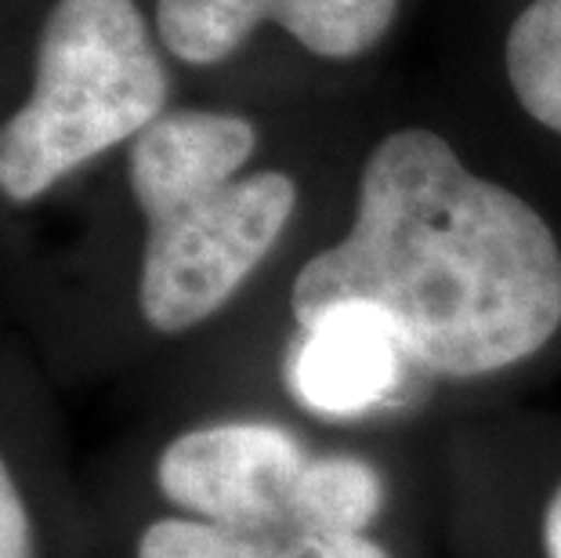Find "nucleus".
Returning a JSON list of instances; mask_svg holds the SVG:
<instances>
[{
	"mask_svg": "<svg viewBox=\"0 0 561 558\" xmlns=\"http://www.w3.org/2000/svg\"><path fill=\"white\" fill-rule=\"evenodd\" d=\"M257 130L236 113L178 110L130 141V193L146 215L138 305L160 334L221 312L272 254L297 207L283 171L240 174Z\"/></svg>",
	"mask_w": 561,
	"mask_h": 558,
	"instance_id": "2",
	"label": "nucleus"
},
{
	"mask_svg": "<svg viewBox=\"0 0 561 558\" xmlns=\"http://www.w3.org/2000/svg\"><path fill=\"white\" fill-rule=\"evenodd\" d=\"M337 305L377 308L432 374H500L558 334L561 247L518 193L405 127L369 152L352 229L294 280L297 327Z\"/></svg>",
	"mask_w": 561,
	"mask_h": 558,
	"instance_id": "1",
	"label": "nucleus"
},
{
	"mask_svg": "<svg viewBox=\"0 0 561 558\" xmlns=\"http://www.w3.org/2000/svg\"><path fill=\"white\" fill-rule=\"evenodd\" d=\"M305 465V446L279 424L218 421L167 443L157 460V486L182 515L261 529L294 519V490Z\"/></svg>",
	"mask_w": 561,
	"mask_h": 558,
	"instance_id": "4",
	"label": "nucleus"
},
{
	"mask_svg": "<svg viewBox=\"0 0 561 558\" xmlns=\"http://www.w3.org/2000/svg\"><path fill=\"white\" fill-rule=\"evenodd\" d=\"M402 344L377 308L337 305L301 327L290 360V388L319 418H355L399 385Z\"/></svg>",
	"mask_w": 561,
	"mask_h": 558,
	"instance_id": "6",
	"label": "nucleus"
},
{
	"mask_svg": "<svg viewBox=\"0 0 561 558\" xmlns=\"http://www.w3.org/2000/svg\"><path fill=\"white\" fill-rule=\"evenodd\" d=\"M0 558H37L33 551V522L19 482L0 457Z\"/></svg>",
	"mask_w": 561,
	"mask_h": 558,
	"instance_id": "11",
	"label": "nucleus"
},
{
	"mask_svg": "<svg viewBox=\"0 0 561 558\" xmlns=\"http://www.w3.org/2000/svg\"><path fill=\"white\" fill-rule=\"evenodd\" d=\"M540 537H543V558H561V486L551 493V501H547Z\"/></svg>",
	"mask_w": 561,
	"mask_h": 558,
	"instance_id": "12",
	"label": "nucleus"
},
{
	"mask_svg": "<svg viewBox=\"0 0 561 558\" xmlns=\"http://www.w3.org/2000/svg\"><path fill=\"white\" fill-rule=\"evenodd\" d=\"M399 0H157L163 47L188 66L225 62L261 22L319 58H359L396 22Z\"/></svg>",
	"mask_w": 561,
	"mask_h": 558,
	"instance_id": "5",
	"label": "nucleus"
},
{
	"mask_svg": "<svg viewBox=\"0 0 561 558\" xmlns=\"http://www.w3.org/2000/svg\"><path fill=\"white\" fill-rule=\"evenodd\" d=\"M507 80L522 110L561 135V0H533L504 47Z\"/></svg>",
	"mask_w": 561,
	"mask_h": 558,
	"instance_id": "8",
	"label": "nucleus"
},
{
	"mask_svg": "<svg viewBox=\"0 0 561 558\" xmlns=\"http://www.w3.org/2000/svg\"><path fill=\"white\" fill-rule=\"evenodd\" d=\"M385 508V479L363 457H308L294 490V522L330 533H366Z\"/></svg>",
	"mask_w": 561,
	"mask_h": 558,
	"instance_id": "7",
	"label": "nucleus"
},
{
	"mask_svg": "<svg viewBox=\"0 0 561 558\" xmlns=\"http://www.w3.org/2000/svg\"><path fill=\"white\" fill-rule=\"evenodd\" d=\"M167 73L135 0H55L22 110L0 124V196L30 204L163 116Z\"/></svg>",
	"mask_w": 561,
	"mask_h": 558,
	"instance_id": "3",
	"label": "nucleus"
},
{
	"mask_svg": "<svg viewBox=\"0 0 561 558\" xmlns=\"http://www.w3.org/2000/svg\"><path fill=\"white\" fill-rule=\"evenodd\" d=\"M138 558H232V533L193 515L157 519L141 533Z\"/></svg>",
	"mask_w": 561,
	"mask_h": 558,
	"instance_id": "10",
	"label": "nucleus"
},
{
	"mask_svg": "<svg viewBox=\"0 0 561 558\" xmlns=\"http://www.w3.org/2000/svg\"><path fill=\"white\" fill-rule=\"evenodd\" d=\"M232 529V526H229ZM232 558H391L369 533H330L301 522L232 529Z\"/></svg>",
	"mask_w": 561,
	"mask_h": 558,
	"instance_id": "9",
	"label": "nucleus"
}]
</instances>
